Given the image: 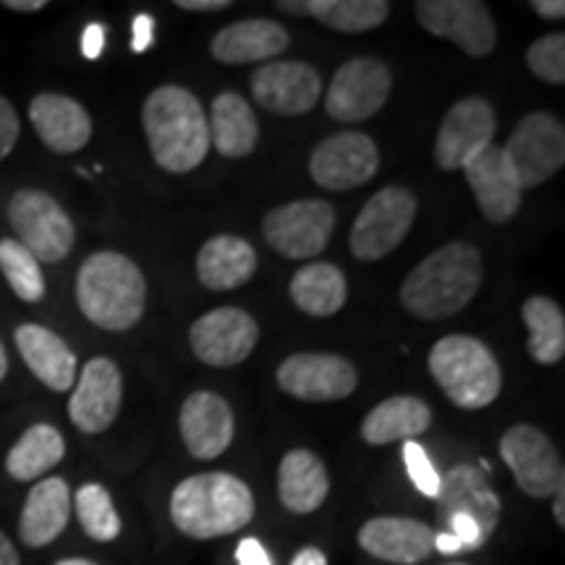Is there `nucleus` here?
Segmentation results:
<instances>
[{
	"label": "nucleus",
	"instance_id": "nucleus-30",
	"mask_svg": "<svg viewBox=\"0 0 565 565\" xmlns=\"http://www.w3.org/2000/svg\"><path fill=\"white\" fill-rule=\"evenodd\" d=\"M433 412L414 395H393L364 416L362 437L370 445H391L427 433Z\"/></svg>",
	"mask_w": 565,
	"mask_h": 565
},
{
	"label": "nucleus",
	"instance_id": "nucleus-22",
	"mask_svg": "<svg viewBox=\"0 0 565 565\" xmlns=\"http://www.w3.org/2000/svg\"><path fill=\"white\" fill-rule=\"evenodd\" d=\"M30 121L53 152L71 154L87 147L92 137V118L79 103L55 92H42L30 105Z\"/></svg>",
	"mask_w": 565,
	"mask_h": 565
},
{
	"label": "nucleus",
	"instance_id": "nucleus-51",
	"mask_svg": "<svg viewBox=\"0 0 565 565\" xmlns=\"http://www.w3.org/2000/svg\"><path fill=\"white\" fill-rule=\"evenodd\" d=\"M6 374H9V356H6V345L0 341V380H3Z\"/></svg>",
	"mask_w": 565,
	"mask_h": 565
},
{
	"label": "nucleus",
	"instance_id": "nucleus-48",
	"mask_svg": "<svg viewBox=\"0 0 565 565\" xmlns=\"http://www.w3.org/2000/svg\"><path fill=\"white\" fill-rule=\"evenodd\" d=\"M0 565H21L17 547L11 545V540L0 532Z\"/></svg>",
	"mask_w": 565,
	"mask_h": 565
},
{
	"label": "nucleus",
	"instance_id": "nucleus-15",
	"mask_svg": "<svg viewBox=\"0 0 565 565\" xmlns=\"http://www.w3.org/2000/svg\"><path fill=\"white\" fill-rule=\"evenodd\" d=\"M492 105L484 97H463L445 113L435 139V162L443 171H463L479 152L494 145Z\"/></svg>",
	"mask_w": 565,
	"mask_h": 565
},
{
	"label": "nucleus",
	"instance_id": "nucleus-37",
	"mask_svg": "<svg viewBox=\"0 0 565 565\" xmlns=\"http://www.w3.org/2000/svg\"><path fill=\"white\" fill-rule=\"evenodd\" d=\"M526 66L536 79L553 87L565 84V34L553 32L532 42L526 51Z\"/></svg>",
	"mask_w": 565,
	"mask_h": 565
},
{
	"label": "nucleus",
	"instance_id": "nucleus-28",
	"mask_svg": "<svg viewBox=\"0 0 565 565\" xmlns=\"http://www.w3.org/2000/svg\"><path fill=\"white\" fill-rule=\"evenodd\" d=\"M437 503H440L443 521H448L456 513H463L477 521L484 536L498 526L500 500L494 498V492L487 487L484 477L479 475L475 466H456L450 477L440 482Z\"/></svg>",
	"mask_w": 565,
	"mask_h": 565
},
{
	"label": "nucleus",
	"instance_id": "nucleus-13",
	"mask_svg": "<svg viewBox=\"0 0 565 565\" xmlns=\"http://www.w3.org/2000/svg\"><path fill=\"white\" fill-rule=\"evenodd\" d=\"M380 168L377 145L362 131H341L317 145L309 173L328 192H351L374 179Z\"/></svg>",
	"mask_w": 565,
	"mask_h": 565
},
{
	"label": "nucleus",
	"instance_id": "nucleus-6",
	"mask_svg": "<svg viewBox=\"0 0 565 565\" xmlns=\"http://www.w3.org/2000/svg\"><path fill=\"white\" fill-rule=\"evenodd\" d=\"M9 221L17 233V242L38 263L55 265L74 249V223L51 194L38 192V189H21L9 202Z\"/></svg>",
	"mask_w": 565,
	"mask_h": 565
},
{
	"label": "nucleus",
	"instance_id": "nucleus-5",
	"mask_svg": "<svg viewBox=\"0 0 565 565\" xmlns=\"http://www.w3.org/2000/svg\"><path fill=\"white\" fill-rule=\"evenodd\" d=\"M427 366L450 404L463 412L490 406L503 387V374L492 351L469 335L440 338L429 351Z\"/></svg>",
	"mask_w": 565,
	"mask_h": 565
},
{
	"label": "nucleus",
	"instance_id": "nucleus-21",
	"mask_svg": "<svg viewBox=\"0 0 565 565\" xmlns=\"http://www.w3.org/2000/svg\"><path fill=\"white\" fill-rule=\"evenodd\" d=\"M359 545L366 555L380 557V561L416 565L435 550V534L416 519L380 515L359 529Z\"/></svg>",
	"mask_w": 565,
	"mask_h": 565
},
{
	"label": "nucleus",
	"instance_id": "nucleus-11",
	"mask_svg": "<svg viewBox=\"0 0 565 565\" xmlns=\"http://www.w3.org/2000/svg\"><path fill=\"white\" fill-rule=\"evenodd\" d=\"M414 11L424 30L454 42L471 58H484L498 45L492 13L479 0H419Z\"/></svg>",
	"mask_w": 565,
	"mask_h": 565
},
{
	"label": "nucleus",
	"instance_id": "nucleus-27",
	"mask_svg": "<svg viewBox=\"0 0 565 565\" xmlns=\"http://www.w3.org/2000/svg\"><path fill=\"white\" fill-rule=\"evenodd\" d=\"M210 145L215 147L223 158L242 160L257 150L259 141V124L254 116L252 105L236 92H221L212 100L210 116Z\"/></svg>",
	"mask_w": 565,
	"mask_h": 565
},
{
	"label": "nucleus",
	"instance_id": "nucleus-52",
	"mask_svg": "<svg viewBox=\"0 0 565 565\" xmlns=\"http://www.w3.org/2000/svg\"><path fill=\"white\" fill-rule=\"evenodd\" d=\"M55 565H97V563L84 561V557H66V561H58Z\"/></svg>",
	"mask_w": 565,
	"mask_h": 565
},
{
	"label": "nucleus",
	"instance_id": "nucleus-35",
	"mask_svg": "<svg viewBox=\"0 0 565 565\" xmlns=\"http://www.w3.org/2000/svg\"><path fill=\"white\" fill-rule=\"evenodd\" d=\"M0 273L21 301L34 303L45 299V278H42L40 263L17 238L0 242Z\"/></svg>",
	"mask_w": 565,
	"mask_h": 565
},
{
	"label": "nucleus",
	"instance_id": "nucleus-41",
	"mask_svg": "<svg viewBox=\"0 0 565 565\" xmlns=\"http://www.w3.org/2000/svg\"><path fill=\"white\" fill-rule=\"evenodd\" d=\"M236 561L238 565H273L270 555H267V550L263 547V542L257 540H242L236 547Z\"/></svg>",
	"mask_w": 565,
	"mask_h": 565
},
{
	"label": "nucleus",
	"instance_id": "nucleus-43",
	"mask_svg": "<svg viewBox=\"0 0 565 565\" xmlns=\"http://www.w3.org/2000/svg\"><path fill=\"white\" fill-rule=\"evenodd\" d=\"M103 47H105V30L100 24H89L87 30L82 34V53L84 58L95 61L103 55Z\"/></svg>",
	"mask_w": 565,
	"mask_h": 565
},
{
	"label": "nucleus",
	"instance_id": "nucleus-8",
	"mask_svg": "<svg viewBox=\"0 0 565 565\" xmlns=\"http://www.w3.org/2000/svg\"><path fill=\"white\" fill-rule=\"evenodd\" d=\"M416 196L404 186H385L364 204L353 223L351 254L362 263H377L398 249L412 231Z\"/></svg>",
	"mask_w": 565,
	"mask_h": 565
},
{
	"label": "nucleus",
	"instance_id": "nucleus-53",
	"mask_svg": "<svg viewBox=\"0 0 565 565\" xmlns=\"http://www.w3.org/2000/svg\"><path fill=\"white\" fill-rule=\"evenodd\" d=\"M454 565H461V563H454Z\"/></svg>",
	"mask_w": 565,
	"mask_h": 565
},
{
	"label": "nucleus",
	"instance_id": "nucleus-10",
	"mask_svg": "<svg viewBox=\"0 0 565 565\" xmlns=\"http://www.w3.org/2000/svg\"><path fill=\"white\" fill-rule=\"evenodd\" d=\"M391 68L380 58H353L338 68L324 97V110L341 124H359L377 116L391 95Z\"/></svg>",
	"mask_w": 565,
	"mask_h": 565
},
{
	"label": "nucleus",
	"instance_id": "nucleus-9",
	"mask_svg": "<svg viewBox=\"0 0 565 565\" xmlns=\"http://www.w3.org/2000/svg\"><path fill=\"white\" fill-rule=\"evenodd\" d=\"M335 231L333 204L299 200L270 210L263 221V236L288 259H315L330 244Z\"/></svg>",
	"mask_w": 565,
	"mask_h": 565
},
{
	"label": "nucleus",
	"instance_id": "nucleus-36",
	"mask_svg": "<svg viewBox=\"0 0 565 565\" xmlns=\"http://www.w3.org/2000/svg\"><path fill=\"white\" fill-rule=\"evenodd\" d=\"M76 515L84 532L95 542H113L121 534V515L116 513L110 492L103 484H84L76 492Z\"/></svg>",
	"mask_w": 565,
	"mask_h": 565
},
{
	"label": "nucleus",
	"instance_id": "nucleus-45",
	"mask_svg": "<svg viewBox=\"0 0 565 565\" xmlns=\"http://www.w3.org/2000/svg\"><path fill=\"white\" fill-rule=\"evenodd\" d=\"M532 9L540 13L542 19H547V21H555V19H563L565 17V3H563V0H534Z\"/></svg>",
	"mask_w": 565,
	"mask_h": 565
},
{
	"label": "nucleus",
	"instance_id": "nucleus-18",
	"mask_svg": "<svg viewBox=\"0 0 565 565\" xmlns=\"http://www.w3.org/2000/svg\"><path fill=\"white\" fill-rule=\"evenodd\" d=\"M124 377L116 362L97 356L84 366L68 401V416L82 433L100 435L121 412Z\"/></svg>",
	"mask_w": 565,
	"mask_h": 565
},
{
	"label": "nucleus",
	"instance_id": "nucleus-2",
	"mask_svg": "<svg viewBox=\"0 0 565 565\" xmlns=\"http://www.w3.org/2000/svg\"><path fill=\"white\" fill-rule=\"evenodd\" d=\"M150 152L162 171L192 173L210 152L207 113L189 89L166 84L141 108Z\"/></svg>",
	"mask_w": 565,
	"mask_h": 565
},
{
	"label": "nucleus",
	"instance_id": "nucleus-29",
	"mask_svg": "<svg viewBox=\"0 0 565 565\" xmlns=\"http://www.w3.org/2000/svg\"><path fill=\"white\" fill-rule=\"evenodd\" d=\"M330 492V479L324 463L312 450H288L278 469V494L282 508L291 513H315Z\"/></svg>",
	"mask_w": 565,
	"mask_h": 565
},
{
	"label": "nucleus",
	"instance_id": "nucleus-39",
	"mask_svg": "<svg viewBox=\"0 0 565 565\" xmlns=\"http://www.w3.org/2000/svg\"><path fill=\"white\" fill-rule=\"evenodd\" d=\"M19 134L21 124L17 110H13V105L6 97H0V160L9 158L13 147H17Z\"/></svg>",
	"mask_w": 565,
	"mask_h": 565
},
{
	"label": "nucleus",
	"instance_id": "nucleus-3",
	"mask_svg": "<svg viewBox=\"0 0 565 565\" xmlns=\"http://www.w3.org/2000/svg\"><path fill=\"white\" fill-rule=\"evenodd\" d=\"M76 301L92 324L110 333H124L145 315V275L124 254L97 252L76 275Z\"/></svg>",
	"mask_w": 565,
	"mask_h": 565
},
{
	"label": "nucleus",
	"instance_id": "nucleus-31",
	"mask_svg": "<svg viewBox=\"0 0 565 565\" xmlns=\"http://www.w3.org/2000/svg\"><path fill=\"white\" fill-rule=\"evenodd\" d=\"M291 299L301 312L312 317H333L349 299L345 275L330 263L303 265L291 278Z\"/></svg>",
	"mask_w": 565,
	"mask_h": 565
},
{
	"label": "nucleus",
	"instance_id": "nucleus-38",
	"mask_svg": "<svg viewBox=\"0 0 565 565\" xmlns=\"http://www.w3.org/2000/svg\"><path fill=\"white\" fill-rule=\"evenodd\" d=\"M404 463H406V471H408V477H412L414 487L424 494V498H437V494H440L443 477L437 475L433 461H429L427 450H424L419 443H414V440L404 443Z\"/></svg>",
	"mask_w": 565,
	"mask_h": 565
},
{
	"label": "nucleus",
	"instance_id": "nucleus-23",
	"mask_svg": "<svg viewBox=\"0 0 565 565\" xmlns=\"http://www.w3.org/2000/svg\"><path fill=\"white\" fill-rule=\"evenodd\" d=\"M13 341H17L24 364L30 366L42 385H47L55 393H66L68 387H74L76 353L68 349V343L61 335L42 328V324L26 322L19 324Z\"/></svg>",
	"mask_w": 565,
	"mask_h": 565
},
{
	"label": "nucleus",
	"instance_id": "nucleus-42",
	"mask_svg": "<svg viewBox=\"0 0 565 565\" xmlns=\"http://www.w3.org/2000/svg\"><path fill=\"white\" fill-rule=\"evenodd\" d=\"M152 40H154V21H152V17H147V13H139V17L134 19L131 51L134 53H145L147 47L152 45Z\"/></svg>",
	"mask_w": 565,
	"mask_h": 565
},
{
	"label": "nucleus",
	"instance_id": "nucleus-34",
	"mask_svg": "<svg viewBox=\"0 0 565 565\" xmlns=\"http://www.w3.org/2000/svg\"><path fill=\"white\" fill-rule=\"evenodd\" d=\"M303 13L335 32L359 34L385 24L391 3L385 0H307Z\"/></svg>",
	"mask_w": 565,
	"mask_h": 565
},
{
	"label": "nucleus",
	"instance_id": "nucleus-12",
	"mask_svg": "<svg viewBox=\"0 0 565 565\" xmlns=\"http://www.w3.org/2000/svg\"><path fill=\"white\" fill-rule=\"evenodd\" d=\"M500 456L529 498H550L565 484L561 454L553 440L532 424H515L508 429L500 440Z\"/></svg>",
	"mask_w": 565,
	"mask_h": 565
},
{
	"label": "nucleus",
	"instance_id": "nucleus-24",
	"mask_svg": "<svg viewBox=\"0 0 565 565\" xmlns=\"http://www.w3.org/2000/svg\"><path fill=\"white\" fill-rule=\"evenodd\" d=\"M288 47V32L273 19H244L236 24L223 26L212 38V58L242 66V63H257L275 58Z\"/></svg>",
	"mask_w": 565,
	"mask_h": 565
},
{
	"label": "nucleus",
	"instance_id": "nucleus-20",
	"mask_svg": "<svg viewBox=\"0 0 565 565\" xmlns=\"http://www.w3.org/2000/svg\"><path fill=\"white\" fill-rule=\"evenodd\" d=\"M463 175L487 221L503 225L519 215L521 186L498 145H490L475 160L466 162Z\"/></svg>",
	"mask_w": 565,
	"mask_h": 565
},
{
	"label": "nucleus",
	"instance_id": "nucleus-17",
	"mask_svg": "<svg viewBox=\"0 0 565 565\" xmlns=\"http://www.w3.org/2000/svg\"><path fill=\"white\" fill-rule=\"evenodd\" d=\"M252 95L278 116H303L320 103L322 79L301 61H270L252 74Z\"/></svg>",
	"mask_w": 565,
	"mask_h": 565
},
{
	"label": "nucleus",
	"instance_id": "nucleus-32",
	"mask_svg": "<svg viewBox=\"0 0 565 565\" xmlns=\"http://www.w3.org/2000/svg\"><path fill=\"white\" fill-rule=\"evenodd\" d=\"M66 454V443L58 429L51 424H34L19 437L17 445L6 456V471L17 482H34L53 466L61 463Z\"/></svg>",
	"mask_w": 565,
	"mask_h": 565
},
{
	"label": "nucleus",
	"instance_id": "nucleus-7",
	"mask_svg": "<svg viewBox=\"0 0 565 565\" xmlns=\"http://www.w3.org/2000/svg\"><path fill=\"white\" fill-rule=\"evenodd\" d=\"M505 162L524 189L542 186L565 162V129L553 113H529L515 124L505 147Z\"/></svg>",
	"mask_w": 565,
	"mask_h": 565
},
{
	"label": "nucleus",
	"instance_id": "nucleus-19",
	"mask_svg": "<svg viewBox=\"0 0 565 565\" xmlns=\"http://www.w3.org/2000/svg\"><path fill=\"white\" fill-rule=\"evenodd\" d=\"M179 429L183 445L200 461H212L228 450L236 435V416L228 401L217 393H192L181 406Z\"/></svg>",
	"mask_w": 565,
	"mask_h": 565
},
{
	"label": "nucleus",
	"instance_id": "nucleus-16",
	"mask_svg": "<svg viewBox=\"0 0 565 565\" xmlns=\"http://www.w3.org/2000/svg\"><path fill=\"white\" fill-rule=\"evenodd\" d=\"M194 356L207 366H236L254 351L259 341V324L244 309L221 307L212 309L192 324Z\"/></svg>",
	"mask_w": 565,
	"mask_h": 565
},
{
	"label": "nucleus",
	"instance_id": "nucleus-26",
	"mask_svg": "<svg viewBox=\"0 0 565 565\" xmlns=\"http://www.w3.org/2000/svg\"><path fill=\"white\" fill-rule=\"evenodd\" d=\"M257 273V252L238 236H215L196 254V278L207 291H233Z\"/></svg>",
	"mask_w": 565,
	"mask_h": 565
},
{
	"label": "nucleus",
	"instance_id": "nucleus-50",
	"mask_svg": "<svg viewBox=\"0 0 565 565\" xmlns=\"http://www.w3.org/2000/svg\"><path fill=\"white\" fill-rule=\"evenodd\" d=\"M553 513H555V521H557V526H565V484L563 487H557V492H555V505H553Z\"/></svg>",
	"mask_w": 565,
	"mask_h": 565
},
{
	"label": "nucleus",
	"instance_id": "nucleus-44",
	"mask_svg": "<svg viewBox=\"0 0 565 565\" xmlns=\"http://www.w3.org/2000/svg\"><path fill=\"white\" fill-rule=\"evenodd\" d=\"M181 11H225L231 9V0H175Z\"/></svg>",
	"mask_w": 565,
	"mask_h": 565
},
{
	"label": "nucleus",
	"instance_id": "nucleus-14",
	"mask_svg": "<svg viewBox=\"0 0 565 565\" xmlns=\"http://www.w3.org/2000/svg\"><path fill=\"white\" fill-rule=\"evenodd\" d=\"M278 387L309 404L343 401L356 391L359 372L349 359L335 353H294L278 366Z\"/></svg>",
	"mask_w": 565,
	"mask_h": 565
},
{
	"label": "nucleus",
	"instance_id": "nucleus-46",
	"mask_svg": "<svg viewBox=\"0 0 565 565\" xmlns=\"http://www.w3.org/2000/svg\"><path fill=\"white\" fill-rule=\"evenodd\" d=\"M435 550L443 555H456V553H461L463 545L458 536H454L450 532H440V534H435Z\"/></svg>",
	"mask_w": 565,
	"mask_h": 565
},
{
	"label": "nucleus",
	"instance_id": "nucleus-25",
	"mask_svg": "<svg viewBox=\"0 0 565 565\" xmlns=\"http://www.w3.org/2000/svg\"><path fill=\"white\" fill-rule=\"evenodd\" d=\"M71 519V492L61 477H47L26 494L19 536L26 547H45L58 540Z\"/></svg>",
	"mask_w": 565,
	"mask_h": 565
},
{
	"label": "nucleus",
	"instance_id": "nucleus-49",
	"mask_svg": "<svg viewBox=\"0 0 565 565\" xmlns=\"http://www.w3.org/2000/svg\"><path fill=\"white\" fill-rule=\"evenodd\" d=\"M6 9L11 11H21V13H32V11H42L45 9V0H6Z\"/></svg>",
	"mask_w": 565,
	"mask_h": 565
},
{
	"label": "nucleus",
	"instance_id": "nucleus-33",
	"mask_svg": "<svg viewBox=\"0 0 565 565\" xmlns=\"http://www.w3.org/2000/svg\"><path fill=\"white\" fill-rule=\"evenodd\" d=\"M524 324L529 328L526 351L536 364H557L565 356V315L553 299L532 296L526 299Z\"/></svg>",
	"mask_w": 565,
	"mask_h": 565
},
{
	"label": "nucleus",
	"instance_id": "nucleus-1",
	"mask_svg": "<svg viewBox=\"0 0 565 565\" xmlns=\"http://www.w3.org/2000/svg\"><path fill=\"white\" fill-rule=\"evenodd\" d=\"M482 280V252L471 244L450 242L408 273L401 286V303L419 320H445L471 303Z\"/></svg>",
	"mask_w": 565,
	"mask_h": 565
},
{
	"label": "nucleus",
	"instance_id": "nucleus-47",
	"mask_svg": "<svg viewBox=\"0 0 565 565\" xmlns=\"http://www.w3.org/2000/svg\"><path fill=\"white\" fill-rule=\"evenodd\" d=\"M291 565H328V557H324L322 550L317 547H303L296 553Z\"/></svg>",
	"mask_w": 565,
	"mask_h": 565
},
{
	"label": "nucleus",
	"instance_id": "nucleus-4",
	"mask_svg": "<svg viewBox=\"0 0 565 565\" xmlns=\"http://www.w3.org/2000/svg\"><path fill=\"white\" fill-rule=\"evenodd\" d=\"M171 519L192 540H215L249 524L254 494L242 479L225 471L189 477L171 494Z\"/></svg>",
	"mask_w": 565,
	"mask_h": 565
},
{
	"label": "nucleus",
	"instance_id": "nucleus-40",
	"mask_svg": "<svg viewBox=\"0 0 565 565\" xmlns=\"http://www.w3.org/2000/svg\"><path fill=\"white\" fill-rule=\"evenodd\" d=\"M448 524H450V534H454V536H458V540H461L463 550H466V547H469V550H477V547H482V545H484L487 536L482 534V529H479L477 521H475V519H469V515H463V513L450 515Z\"/></svg>",
	"mask_w": 565,
	"mask_h": 565
}]
</instances>
